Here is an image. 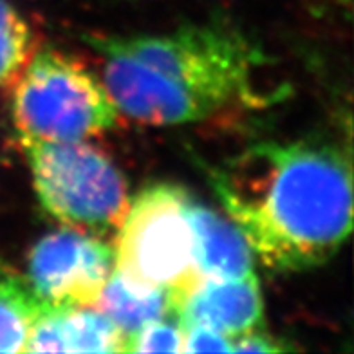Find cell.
I'll use <instances>...</instances> for the list:
<instances>
[{"label":"cell","instance_id":"1","mask_svg":"<svg viewBox=\"0 0 354 354\" xmlns=\"http://www.w3.org/2000/svg\"><path fill=\"white\" fill-rule=\"evenodd\" d=\"M215 196L253 255L289 273L324 264L353 228V174L317 141H264L210 170Z\"/></svg>","mask_w":354,"mask_h":354},{"label":"cell","instance_id":"6","mask_svg":"<svg viewBox=\"0 0 354 354\" xmlns=\"http://www.w3.org/2000/svg\"><path fill=\"white\" fill-rule=\"evenodd\" d=\"M112 270L111 244L64 226L31 248L26 280L47 309L80 308L94 306Z\"/></svg>","mask_w":354,"mask_h":354},{"label":"cell","instance_id":"12","mask_svg":"<svg viewBox=\"0 0 354 354\" xmlns=\"http://www.w3.org/2000/svg\"><path fill=\"white\" fill-rule=\"evenodd\" d=\"M35 51L28 20L10 0H0V88L17 82Z\"/></svg>","mask_w":354,"mask_h":354},{"label":"cell","instance_id":"10","mask_svg":"<svg viewBox=\"0 0 354 354\" xmlns=\"http://www.w3.org/2000/svg\"><path fill=\"white\" fill-rule=\"evenodd\" d=\"M93 308L129 338L152 322L172 317V293L167 289L138 286L112 270Z\"/></svg>","mask_w":354,"mask_h":354},{"label":"cell","instance_id":"14","mask_svg":"<svg viewBox=\"0 0 354 354\" xmlns=\"http://www.w3.org/2000/svg\"><path fill=\"white\" fill-rule=\"evenodd\" d=\"M183 353H232V338L212 327H187L183 338Z\"/></svg>","mask_w":354,"mask_h":354},{"label":"cell","instance_id":"2","mask_svg":"<svg viewBox=\"0 0 354 354\" xmlns=\"http://www.w3.org/2000/svg\"><path fill=\"white\" fill-rule=\"evenodd\" d=\"M100 80L120 114L150 127L205 122L252 105L266 58L228 24H188L156 35H91Z\"/></svg>","mask_w":354,"mask_h":354},{"label":"cell","instance_id":"7","mask_svg":"<svg viewBox=\"0 0 354 354\" xmlns=\"http://www.w3.org/2000/svg\"><path fill=\"white\" fill-rule=\"evenodd\" d=\"M172 317L183 329L205 326L230 338L255 331L264 318L259 279L255 273L241 279L197 277L172 295Z\"/></svg>","mask_w":354,"mask_h":354},{"label":"cell","instance_id":"8","mask_svg":"<svg viewBox=\"0 0 354 354\" xmlns=\"http://www.w3.org/2000/svg\"><path fill=\"white\" fill-rule=\"evenodd\" d=\"M127 335L93 306L53 308L31 326L24 353H125Z\"/></svg>","mask_w":354,"mask_h":354},{"label":"cell","instance_id":"4","mask_svg":"<svg viewBox=\"0 0 354 354\" xmlns=\"http://www.w3.org/2000/svg\"><path fill=\"white\" fill-rule=\"evenodd\" d=\"M37 199L66 228L105 237L125 219L131 196L125 176L87 141L22 143Z\"/></svg>","mask_w":354,"mask_h":354},{"label":"cell","instance_id":"15","mask_svg":"<svg viewBox=\"0 0 354 354\" xmlns=\"http://www.w3.org/2000/svg\"><path fill=\"white\" fill-rule=\"evenodd\" d=\"M282 351H288L282 342L257 329L232 338V353H282Z\"/></svg>","mask_w":354,"mask_h":354},{"label":"cell","instance_id":"5","mask_svg":"<svg viewBox=\"0 0 354 354\" xmlns=\"http://www.w3.org/2000/svg\"><path fill=\"white\" fill-rule=\"evenodd\" d=\"M188 192L158 183L131 199L114 243V270L143 288L179 293L199 277Z\"/></svg>","mask_w":354,"mask_h":354},{"label":"cell","instance_id":"13","mask_svg":"<svg viewBox=\"0 0 354 354\" xmlns=\"http://www.w3.org/2000/svg\"><path fill=\"white\" fill-rule=\"evenodd\" d=\"M185 329L177 322L156 320L127 338L125 353H183Z\"/></svg>","mask_w":354,"mask_h":354},{"label":"cell","instance_id":"11","mask_svg":"<svg viewBox=\"0 0 354 354\" xmlns=\"http://www.w3.org/2000/svg\"><path fill=\"white\" fill-rule=\"evenodd\" d=\"M47 311L26 277L0 262V353H24L31 326Z\"/></svg>","mask_w":354,"mask_h":354},{"label":"cell","instance_id":"9","mask_svg":"<svg viewBox=\"0 0 354 354\" xmlns=\"http://www.w3.org/2000/svg\"><path fill=\"white\" fill-rule=\"evenodd\" d=\"M187 214L196 241L199 277L241 279L255 273V255L241 230L217 210L188 194Z\"/></svg>","mask_w":354,"mask_h":354},{"label":"cell","instance_id":"3","mask_svg":"<svg viewBox=\"0 0 354 354\" xmlns=\"http://www.w3.org/2000/svg\"><path fill=\"white\" fill-rule=\"evenodd\" d=\"M11 118L20 143H66L112 131L120 111L100 76L66 53L42 49L15 82Z\"/></svg>","mask_w":354,"mask_h":354}]
</instances>
